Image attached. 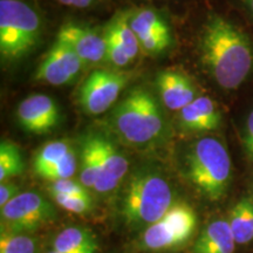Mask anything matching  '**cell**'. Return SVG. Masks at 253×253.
<instances>
[{
  "label": "cell",
  "mask_w": 253,
  "mask_h": 253,
  "mask_svg": "<svg viewBox=\"0 0 253 253\" xmlns=\"http://www.w3.org/2000/svg\"><path fill=\"white\" fill-rule=\"evenodd\" d=\"M199 47L202 63L223 89H237L251 74V40L240 28L221 15H209L202 31Z\"/></svg>",
  "instance_id": "1"
},
{
  "label": "cell",
  "mask_w": 253,
  "mask_h": 253,
  "mask_svg": "<svg viewBox=\"0 0 253 253\" xmlns=\"http://www.w3.org/2000/svg\"><path fill=\"white\" fill-rule=\"evenodd\" d=\"M112 126L126 144L149 148L161 143L167 132L166 116L147 88L136 87L112 114Z\"/></svg>",
  "instance_id": "2"
},
{
  "label": "cell",
  "mask_w": 253,
  "mask_h": 253,
  "mask_svg": "<svg viewBox=\"0 0 253 253\" xmlns=\"http://www.w3.org/2000/svg\"><path fill=\"white\" fill-rule=\"evenodd\" d=\"M173 203V191L166 177L154 169H141L130 177L123 195V220L126 226L144 230L160 220Z\"/></svg>",
  "instance_id": "3"
},
{
  "label": "cell",
  "mask_w": 253,
  "mask_h": 253,
  "mask_svg": "<svg viewBox=\"0 0 253 253\" xmlns=\"http://www.w3.org/2000/svg\"><path fill=\"white\" fill-rule=\"evenodd\" d=\"M188 176L199 192L210 201L225 196L232 178V162L225 145L214 137H203L186 155Z\"/></svg>",
  "instance_id": "4"
},
{
  "label": "cell",
  "mask_w": 253,
  "mask_h": 253,
  "mask_svg": "<svg viewBox=\"0 0 253 253\" xmlns=\"http://www.w3.org/2000/svg\"><path fill=\"white\" fill-rule=\"evenodd\" d=\"M41 20L34 8L21 0H0V54L17 60L38 45Z\"/></svg>",
  "instance_id": "5"
},
{
  "label": "cell",
  "mask_w": 253,
  "mask_h": 253,
  "mask_svg": "<svg viewBox=\"0 0 253 253\" xmlns=\"http://www.w3.org/2000/svg\"><path fill=\"white\" fill-rule=\"evenodd\" d=\"M197 227V214L185 202H175L160 220L142 231L140 245L148 251H162L185 244Z\"/></svg>",
  "instance_id": "6"
},
{
  "label": "cell",
  "mask_w": 253,
  "mask_h": 253,
  "mask_svg": "<svg viewBox=\"0 0 253 253\" xmlns=\"http://www.w3.org/2000/svg\"><path fill=\"white\" fill-rule=\"evenodd\" d=\"M0 217L1 230L28 233L54 220L56 210L43 196L25 191L1 208Z\"/></svg>",
  "instance_id": "7"
},
{
  "label": "cell",
  "mask_w": 253,
  "mask_h": 253,
  "mask_svg": "<svg viewBox=\"0 0 253 253\" xmlns=\"http://www.w3.org/2000/svg\"><path fill=\"white\" fill-rule=\"evenodd\" d=\"M130 77L126 73L96 69L84 80L79 91L82 109L90 115L107 112L119 99Z\"/></svg>",
  "instance_id": "8"
},
{
  "label": "cell",
  "mask_w": 253,
  "mask_h": 253,
  "mask_svg": "<svg viewBox=\"0 0 253 253\" xmlns=\"http://www.w3.org/2000/svg\"><path fill=\"white\" fill-rule=\"evenodd\" d=\"M84 68V62L74 50L56 40L38 67L34 80L50 86H65L74 82Z\"/></svg>",
  "instance_id": "9"
},
{
  "label": "cell",
  "mask_w": 253,
  "mask_h": 253,
  "mask_svg": "<svg viewBox=\"0 0 253 253\" xmlns=\"http://www.w3.org/2000/svg\"><path fill=\"white\" fill-rule=\"evenodd\" d=\"M56 40L71 47L84 62V67L106 61V37L89 26L75 23L65 24L59 30Z\"/></svg>",
  "instance_id": "10"
},
{
  "label": "cell",
  "mask_w": 253,
  "mask_h": 253,
  "mask_svg": "<svg viewBox=\"0 0 253 253\" xmlns=\"http://www.w3.org/2000/svg\"><path fill=\"white\" fill-rule=\"evenodd\" d=\"M18 122L32 134H47L60 122V110L54 99L45 94H34L21 101L17 109Z\"/></svg>",
  "instance_id": "11"
},
{
  "label": "cell",
  "mask_w": 253,
  "mask_h": 253,
  "mask_svg": "<svg viewBox=\"0 0 253 253\" xmlns=\"http://www.w3.org/2000/svg\"><path fill=\"white\" fill-rule=\"evenodd\" d=\"M99 151L101 173L94 190L99 194H109L121 184L129 169V161L107 137L93 135Z\"/></svg>",
  "instance_id": "12"
},
{
  "label": "cell",
  "mask_w": 253,
  "mask_h": 253,
  "mask_svg": "<svg viewBox=\"0 0 253 253\" xmlns=\"http://www.w3.org/2000/svg\"><path fill=\"white\" fill-rule=\"evenodd\" d=\"M157 89L168 109L181 112L197 99V91L189 78L173 71H164L157 78Z\"/></svg>",
  "instance_id": "13"
},
{
  "label": "cell",
  "mask_w": 253,
  "mask_h": 253,
  "mask_svg": "<svg viewBox=\"0 0 253 253\" xmlns=\"http://www.w3.org/2000/svg\"><path fill=\"white\" fill-rule=\"evenodd\" d=\"M178 122L182 129L190 132H207L218 129L221 115L214 101L209 96L197 99L179 112Z\"/></svg>",
  "instance_id": "14"
},
{
  "label": "cell",
  "mask_w": 253,
  "mask_h": 253,
  "mask_svg": "<svg viewBox=\"0 0 253 253\" xmlns=\"http://www.w3.org/2000/svg\"><path fill=\"white\" fill-rule=\"evenodd\" d=\"M236 240L229 220L216 219L209 223L196 240L195 253H235Z\"/></svg>",
  "instance_id": "15"
},
{
  "label": "cell",
  "mask_w": 253,
  "mask_h": 253,
  "mask_svg": "<svg viewBox=\"0 0 253 253\" xmlns=\"http://www.w3.org/2000/svg\"><path fill=\"white\" fill-rule=\"evenodd\" d=\"M53 250L62 253H96L95 236L84 227H67L53 240Z\"/></svg>",
  "instance_id": "16"
},
{
  "label": "cell",
  "mask_w": 253,
  "mask_h": 253,
  "mask_svg": "<svg viewBox=\"0 0 253 253\" xmlns=\"http://www.w3.org/2000/svg\"><path fill=\"white\" fill-rule=\"evenodd\" d=\"M229 224L237 245H246L253 240V199L244 197L230 212Z\"/></svg>",
  "instance_id": "17"
},
{
  "label": "cell",
  "mask_w": 253,
  "mask_h": 253,
  "mask_svg": "<svg viewBox=\"0 0 253 253\" xmlns=\"http://www.w3.org/2000/svg\"><path fill=\"white\" fill-rule=\"evenodd\" d=\"M130 14L131 13H129V12L116 14V17L107 26L104 36L119 43L125 49L129 58L134 60L137 58L138 53L141 52V47L137 36L132 31L130 23H129Z\"/></svg>",
  "instance_id": "18"
},
{
  "label": "cell",
  "mask_w": 253,
  "mask_h": 253,
  "mask_svg": "<svg viewBox=\"0 0 253 253\" xmlns=\"http://www.w3.org/2000/svg\"><path fill=\"white\" fill-rule=\"evenodd\" d=\"M101 173L99 151L93 135H89L82 144L80 163V182L88 189H94Z\"/></svg>",
  "instance_id": "19"
},
{
  "label": "cell",
  "mask_w": 253,
  "mask_h": 253,
  "mask_svg": "<svg viewBox=\"0 0 253 253\" xmlns=\"http://www.w3.org/2000/svg\"><path fill=\"white\" fill-rule=\"evenodd\" d=\"M25 170V161L17 144L9 141L0 143V182H7L12 177L19 176Z\"/></svg>",
  "instance_id": "20"
},
{
  "label": "cell",
  "mask_w": 253,
  "mask_h": 253,
  "mask_svg": "<svg viewBox=\"0 0 253 253\" xmlns=\"http://www.w3.org/2000/svg\"><path fill=\"white\" fill-rule=\"evenodd\" d=\"M73 149L68 141H52L40 148L34 157L33 167L38 175L41 176Z\"/></svg>",
  "instance_id": "21"
},
{
  "label": "cell",
  "mask_w": 253,
  "mask_h": 253,
  "mask_svg": "<svg viewBox=\"0 0 253 253\" xmlns=\"http://www.w3.org/2000/svg\"><path fill=\"white\" fill-rule=\"evenodd\" d=\"M129 23L136 36L144 33H170V28L162 17L153 9H140L130 14Z\"/></svg>",
  "instance_id": "22"
},
{
  "label": "cell",
  "mask_w": 253,
  "mask_h": 253,
  "mask_svg": "<svg viewBox=\"0 0 253 253\" xmlns=\"http://www.w3.org/2000/svg\"><path fill=\"white\" fill-rule=\"evenodd\" d=\"M0 253H38V239L25 232L1 230Z\"/></svg>",
  "instance_id": "23"
},
{
  "label": "cell",
  "mask_w": 253,
  "mask_h": 253,
  "mask_svg": "<svg viewBox=\"0 0 253 253\" xmlns=\"http://www.w3.org/2000/svg\"><path fill=\"white\" fill-rule=\"evenodd\" d=\"M78 169L77 155H75L74 149H72L69 153L59 161L58 163L54 164L52 168H49L47 171L41 175V178H45L49 182L62 181V179H71L75 175Z\"/></svg>",
  "instance_id": "24"
},
{
  "label": "cell",
  "mask_w": 253,
  "mask_h": 253,
  "mask_svg": "<svg viewBox=\"0 0 253 253\" xmlns=\"http://www.w3.org/2000/svg\"><path fill=\"white\" fill-rule=\"evenodd\" d=\"M55 203L69 212L84 214L89 212L93 209V199L90 195H75V196H65V195H54L52 196Z\"/></svg>",
  "instance_id": "25"
},
{
  "label": "cell",
  "mask_w": 253,
  "mask_h": 253,
  "mask_svg": "<svg viewBox=\"0 0 253 253\" xmlns=\"http://www.w3.org/2000/svg\"><path fill=\"white\" fill-rule=\"evenodd\" d=\"M141 50L148 54H158L171 45V33H144L137 36Z\"/></svg>",
  "instance_id": "26"
},
{
  "label": "cell",
  "mask_w": 253,
  "mask_h": 253,
  "mask_svg": "<svg viewBox=\"0 0 253 253\" xmlns=\"http://www.w3.org/2000/svg\"><path fill=\"white\" fill-rule=\"evenodd\" d=\"M48 192L50 196L54 195H65V196H75V195H89L86 186L81 182H75L73 179H62V181L50 182L48 185Z\"/></svg>",
  "instance_id": "27"
},
{
  "label": "cell",
  "mask_w": 253,
  "mask_h": 253,
  "mask_svg": "<svg viewBox=\"0 0 253 253\" xmlns=\"http://www.w3.org/2000/svg\"><path fill=\"white\" fill-rule=\"evenodd\" d=\"M106 42H107L106 61L110 63L112 66H114V67L116 68L126 67V66H128L129 63L132 61V60L128 56V54L125 52V49H123L119 43H116L113 39L106 37Z\"/></svg>",
  "instance_id": "28"
},
{
  "label": "cell",
  "mask_w": 253,
  "mask_h": 253,
  "mask_svg": "<svg viewBox=\"0 0 253 253\" xmlns=\"http://www.w3.org/2000/svg\"><path fill=\"white\" fill-rule=\"evenodd\" d=\"M243 143L248 156L253 161V110L249 114L245 121L244 132H243Z\"/></svg>",
  "instance_id": "29"
},
{
  "label": "cell",
  "mask_w": 253,
  "mask_h": 253,
  "mask_svg": "<svg viewBox=\"0 0 253 253\" xmlns=\"http://www.w3.org/2000/svg\"><path fill=\"white\" fill-rule=\"evenodd\" d=\"M19 194H20V189L17 184L11 182L1 183V185H0V208L5 207Z\"/></svg>",
  "instance_id": "30"
},
{
  "label": "cell",
  "mask_w": 253,
  "mask_h": 253,
  "mask_svg": "<svg viewBox=\"0 0 253 253\" xmlns=\"http://www.w3.org/2000/svg\"><path fill=\"white\" fill-rule=\"evenodd\" d=\"M60 4L75 8H86L93 4L94 0H56Z\"/></svg>",
  "instance_id": "31"
},
{
  "label": "cell",
  "mask_w": 253,
  "mask_h": 253,
  "mask_svg": "<svg viewBox=\"0 0 253 253\" xmlns=\"http://www.w3.org/2000/svg\"><path fill=\"white\" fill-rule=\"evenodd\" d=\"M244 2H245V5L248 6L250 12L253 14V0H244Z\"/></svg>",
  "instance_id": "32"
},
{
  "label": "cell",
  "mask_w": 253,
  "mask_h": 253,
  "mask_svg": "<svg viewBox=\"0 0 253 253\" xmlns=\"http://www.w3.org/2000/svg\"><path fill=\"white\" fill-rule=\"evenodd\" d=\"M47 253H62V252H58V251H54V250H52V251L47 252Z\"/></svg>",
  "instance_id": "33"
}]
</instances>
